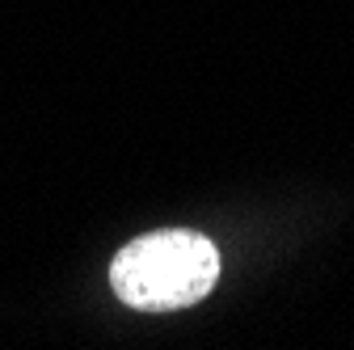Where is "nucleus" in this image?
Listing matches in <instances>:
<instances>
[{
  "instance_id": "f257e3e1",
  "label": "nucleus",
  "mask_w": 354,
  "mask_h": 350,
  "mask_svg": "<svg viewBox=\"0 0 354 350\" xmlns=\"http://www.w3.org/2000/svg\"><path fill=\"white\" fill-rule=\"evenodd\" d=\"M219 279V249L186 228L127 241L110 261V287L127 308L169 313L198 304Z\"/></svg>"
}]
</instances>
